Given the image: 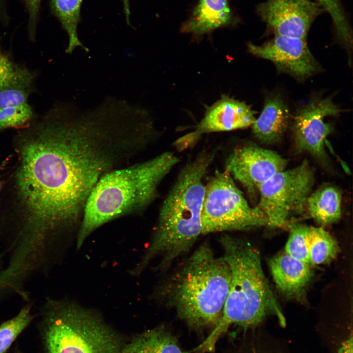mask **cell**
Instances as JSON below:
<instances>
[{
  "label": "cell",
  "mask_w": 353,
  "mask_h": 353,
  "mask_svg": "<svg viewBox=\"0 0 353 353\" xmlns=\"http://www.w3.org/2000/svg\"><path fill=\"white\" fill-rule=\"evenodd\" d=\"M18 132L25 150L31 195L44 211L80 222L87 199L105 174L138 154L134 137L113 120L89 111L75 114L54 104Z\"/></svg>",
  "instance_id": "obj_1"
},
{
  "label": "cell",
  "mask_w": 353,
  "mask_h": 353,
  "mask_svg": "<svg viewBox=\"0 0 353 353\" xmlns=\"http://www.w3.org/2000/svg\"><path fill=\"white\" fill-rule=\"evenodd\" d=\"M223 257L230 271V283L218 324L192 352L213 353L232 325L253 328L273 315L282 325L285 319L264 274L258 251L247 241L224 233L220 238Z\"/></svg>",
  "instance_id": "obj_2"
},
{
  "label": "cell",
  "mask_w": 353,
  "mask_h": 353,
  "mask_svg": "<svg viewBox=\"0 0 353 353\" xmlns=\"http://www.w3.org/2000/svg\"><path fill=\"white\" fill-rule=\"evenodd\" d=\"M214 155L203 151L182 168L162 204L149 246L132 269L135 274L140 275L156 257L161 258L157 268H168L187 253L202 234L203 179Z\"/></svg>",
  "instance_id": "obj_3"
},
{
  "label": "cell",
  "mask_w": 353,
  "mask_h": 353,
  "mask_svg": "<svg viewBox=\"0 0 353 353\" xmlns=\"http://www.w3.org/2000/svg\"><path fill=\"white\" fill-rule=\"evenodd\" d=\"M231 275L224 257L203 244L186 259L157 291L158 298L173 309L188 328L210 332L220 320Z\"/></svg>",
  "instance_id": "obj_4"
},
{
  "label": "cell",
  "mask_w": 353,
  "mask_h": 353,
  "mask_svg": "<svg viewBox=\"0 0 353 353\" xmlns=\"http://www.w3.org/2000/svg\"><path fill=\"white\" fill-rule=\"evenodd\" d=\"M179 161L174 153L165 151L101 176L87 199L77 230V250L105 223L145 210L156 198L161 182Z\"/></svg>",
  "instance_id": "obj_5"
},
{
  "label": "cell",
  "mask_w": 353,
  "mask_h": 353,
  "mask_svg": "<svg viewBox=\"0 0 353 353\" xmlns=\"http://www.w3.org/2000/svg\"><path fill=\"white\" fill-rule=\"evenodd\" d=\"M45 353H121L117 335L92 311L68 300L48 299L42 309Z\"/></svg>",
  "instance_id": "obj_6"
},
{
  "label": "cell",
  "mask_w": 353,
  "mask_h": 353,
  "mask_svg": "<svg viewBox=\"0 0 353 353\" xmlns=\"http://www.w3.org/2000/svg\"><path fill=\"white\" fill-rule=\"evenodd\" d=\"M201 215L202 234L244 230L268 226L265 214L252 207L225 171L217 172L205 185Z\"/></svg>",
  "instance_id": "obj_7"
},
{
  "label": "cell",
  "mask_w": 353,
  "mask_h": 353,
  "mask_svg": "<svg viewBox=\"0 0 353 353\" xmlns=\"http://www.w3.org/2000/svg\"><path fill=\"white\" fill-rule=\"evenodd\" d=\"M314 181L308 161L280 171L264 182L259 190L256 205L263 212L268 226L280 227L293 216L303 212Z\"/></svg>",
  "instance_id": "obj_8"
},
{
  "label": "cell",
  "mask_w": 353,
  "mask_h": 353,
  "mask_svg": "<svg viewBox=\"0 0 353 353\" xmlns=\"http://www.w3.org/2000/svg\"><path fill=\"white\" fill-rule=\"evenodd\" d=\"M342 112L329 96L314 98L299 107L292 123L297 150L307 152L322 163H326L328 158L325 145L333 127L326 122L325 118L336 116Z\"/></svg>",
  "instance_id": "obj_9"
},
{
  "label": "cell",
  "mask_w": 353,
  "mask_h": 353,
  "mask_svg": "<svg viewBox=\"0 0 353 353\" xmlns=\"http://www.w3.org/2000/svg\"><path fill=\"white\" fill-rule=\"evenodd\" d=\"M287 160L277 152L251 143L238 146L230 153L226 160L225 171L254 199L261 186L285 170Z\"/></svg>",
  "instance_id": "obj_10"
},
{
  "label": "cell",
  "mask_w": 353,
  "mask_h": 353,
  "mask_svg": "<svg viewBox=\"0 0 353 353\" xmlns=\"http://www.w3.org/2000/svg\"><path fill=\"white\" fill-rule=\"evenodd\" d=\"M247 48L252 54L273 62L279 72L301 81L322 70L304 39L275 35L260 45L249 43Z\"/></svg>",
  "instance_id": "obj_11"
},
{
  "label": "cell",
  "mask_w": 353,
  "mask_h": 353,
  "mask_svg": "<svg viewBox=\"0 0 353 353\" xmlns=\"http://www.w3.org/2000/svg\"><path fill=\"white\" fill-rule=\"evenodd\" d=\"M256 10L275 35L305 39L314 20L324 9L311 0H267Z\"/></svg>",
  "instance_id": "obj_12"
},
{
  "label": "cell",
  "mask_w": 353,
  "mask_h": 353,
  "mask_svg": "<svg viewBox=\"0 0 353 353\" xmlns=\"http://www.w3.org/2000/svg\"><path fill=\"white\" fill-rule=\"evenodd\" d=\"M255 113L245 102L223 95L207 107L195 130L179 138L175 146L180 150L193 145L202 134L248 127L254 122Z\"/></svg>",
  "instance_id": "obj_13"
},
{
  "label": "cell",
  "mask_w": 353,
  "mask_h": 353,
  "mask_svg": "<svg viewBox=\"0 0 353 353\" xmlns=\"http://www.w3.org/2000/svg\"><path fill=\"white\" fill-rule=\"evenodd\" d=\"M36 74L0 49V108L27 103L35 90Z\"/></svg>",
  "instance_id": "obj_14"
},
{
  "label": "cell",
  "mask_w": 353,
  "mask_h": 353,
  "mask_svg": "<svg viewBox=\"0 0 353 353\" xmlns=\"http://www.w3.org/2000/svg\"><path fill=\"white\" fill-rule=\"evenodd\" d=\"M269 267L277 288L285 297L301 300L311 277L310 264L285 252L269 261Z\"/></svg>",
  "instance_id": "obj_15"
},
{
  "label": "cell",
  "mask_w": 353,
  "mask_h": 353,
  "mask_svg": "<svg viewBox=\"0 0 353 353\" xmlns=\"http://www.w3.org/2000/svg\"><path fill=\"white\" fill-rule=\"evenodd\" d=\"M291 115L286 103L278 94L265 98L263 109L252 125L255 137L261 143L278 141L287 129Z\"/></svg>",
  "instance_id": "obj_16"
},
{
  "label": "cell",
  "mask_w": 353,
  "mask_h": 353,
  "mask_svg": "<svg viewBox=\"0 0 353 353\" xmlns=\"http://www.w3.org/2000/svg\"><path fill=\"white\" fill-rule=\"evenodd\" d=\"M234 21L227 0H200L190 18L182 25L185 33L201 36Z\"/></svg>",
  "instance_id": "obj_17"
},
{
  "label": "cell",
  "mask_w": 353,
  "mask_h": 353,
  "mask_svg": "<svg viewBox=\"0 0 353 353\" xmlns=\"http://www.w3.org/2000/svg\"><path fill=\"white\" fill-rule=\"evenodd\" d=\"M341 191L335 186L325 184L308 197V212L319 225L326 226L338 221L341 216Z\"/></svg>",
  "instance_id": "obj_18"
},
{
  "label": "cell",
  "mask_w": 353,
  "mask_h": 353,
  "mask_svg": "<svg viewBox=\"0 0 353 353\" xmlns=\"http://www.w3.org/2000/svg\"><path fill=\"white\" fill-rule=\"evenodd\" d=\"M121 353H187L172 331L159 326L142 333L122 350Z\"/></svg>",
  "instance_id": "obj_19"
},
{
  "label": "cell",
  "mask_w": 353,
  "mask_h": 353,
  "mask_svg": "<svg viewBox=\"0 0 353 353\" xmlns=\"http://www.w3.org/2000/svg\"><path fill=\"white\" fill-rule=\"evenodd\" d=\"M243 330L222 353H291L282 340L258 327Z\"/></svg>",
  "instance_id": "obj_20"
},
{
  "label": "cell",
  "mask_w": 353,
  "mask_h": 353,
  "mask_svg": "<svg viewBox=\"0 0 353 353\" xmlns=\"http://www.w3.org/2000/svg\"><path fill=\"white\" fill-rule=\"evenodd\" d=\"M83 0H51L52 10L68 34L69 45L66 50L71 53L77 47L86 51L88 49L79 41L77 27L80 21L81 5Z\"/></svg>",
  "instance_id": "obj_21"
},
{
  "label": "cell",
  "mask_w": 353,
  "mask_h": 353,
  "mask_svg": "<svg viewBox=\"0 0 353 353\" xmlns=\"http://www.w3.org/2000/svg\"><path fill=\"white\" fill-rule=\"evenodd\" d=\"M339 250L336 240L322 227H309V263L319 265L329 263Z\"/></svg>",
  "instance_id": "obj_22"
},
{
  "label": "cell",
  "mask_w": 353,
  "mask_h": 353,
  "mask_svg": "<svg viewBox=\"0 0 353 353\" xmlns=\"http://www.w3.org/2000/svg\"><path fill=\"white\" fill-rule=\"evenodd\" d=\"M33 318L31 306L26 304L16 316L0 325V353H6Z\"/></svg>",
  "instance_id": "obj_23"
},
{
  "label": "cell",
  "mask_w": 353,
  "mask_h": 353,
  "mask_svg": "<svg viewBox=\"0 0 353 353\" xmlns=\"http://www.w3.org/2000/svg\"><path fill=\"white\" fill-rule=\"evenodd\" d=\"M290 229L285 252L294 258L309 264V227L297 223L291 226Z\"/></svg>",
  "instance_id": "obj_24"
},
{
  "label": "cell",
  "mask_w": 353,
  "mask_h": 353,
  "mask_svg": "<svg viewBox=\"0 0 353 353\" xmlns=\"http://www.w3.org/2000/svg\"><path fill=\"white\" fill-rule=\"evenodd\" d=\"M36 117L32 107L27 102L0 108V131L9 128H25Z\"/></svg>",
  "instance_id": "obj_25"
},
{
  "label": "cell",
  "mask_w": 353,
  "mask_h": 353,
  "mask_svg": "<svg viewBox=\"0 0 353 353\" xmlns=\"http://www.w3.org/2000/svg\"><path fill=\"white\" fill-rule=\"evenodd\" d=\"M330 16L337 38L345 46L353 42L352 32L339 0H317Z\"/></svg>",
  "instance_id": "obj_26"
},
{
  "label": "cell",
  "mask_w": 353,
  "mask_h": 353,
  "mask_svg": "<svg viewBox=\"0 0 353 353\" xmlns=\"http://www.w3.org/2000/svg\"><path fill=\"white\" fill-rule=\"evenodd\" d=\"M41 0H24L29 15L27 25L28 37L32 42L35 40L37 23Z\"/></svg>",
  "instance_id": "obj_27"
},
{
  "label": "cell",
  "mask_w": 353,
  "mask_h": 353,
  "mask_svg": "<svg viewBox=\"0 0 353 353\" xmlns=\"http://www.w3.org/2000/svg\"><path fill=\"white\" fill-rule=\"evenodd\" d=\"M123 5L124 11L125 14L126 20L127 24H130V6L129 0H121Z\"/></svg>",
  "instance_id": "obj_28"
},
{
  "label": "cell",
  "mask_w": 353,
  "mask_h": 353,
  "mask_svg": "<svg viewBox=\"0 0 353 353\" xmlns=\"http://www.w3.org/2000/svg\"><path fill=\"white\" fill-rule=\"evenodd\" d=\"M2 254H1V253H0V263H1V260H2Z\"/></svg>",
  "instance_id": "obj_29"
},
{
  "label": "cell",
  "mask_w": 353,
  "mask_h": 353,
  "mask_svg": "<svg viewBox=\"0 0 353 353\" xmlns=\"http://www.w3.org/2000/svg\"><path fill=\"white\" fill-rule=\"evenodd\" d=\"M2 184H1V181L0 180V192L2 189Z\"/></svg>",
  "instance_id": "obj_30"
}]
</instances>
